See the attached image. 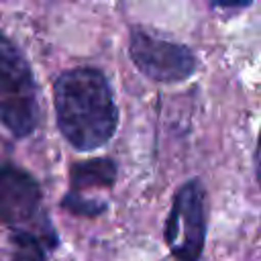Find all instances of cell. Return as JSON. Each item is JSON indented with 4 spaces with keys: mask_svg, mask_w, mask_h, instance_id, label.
Instances as JSON below:
<instances>
[{
    "mask_svg": "<svg viewBox=\"0 0 261 261\" xmlns=\"http://www.w3.org/2000/svg\"><path fill=\"white\" fill-rule=\"evenodd\" d=\"M55 112L61 135L80 151H92L110 141L118 112L108 80L100 69L75 67L63 71L55 86Z\"/></svg>",
    "mask_w": 261,
    "mask_h": 261,
    "instance_id": "1",
    "label": "cell"
},
{
    "mask_svg": "<svg viewBox=\"0 0 261 261\" xmlns=\"http://www.w3.org/2000/svg\"><path fill=\"white\" fill-rule=\"evenodd\" d=\"M0 122L16 137H27L39 122L33 71L12 41L0 35Z\"/></svg>",
    "mask_w": 261,
    "mask_h": 261,
    "instance_id": "2",
    "label": "cell"
},
{
    "mask_svg": "<svg viewBox=\"0 0 261 261\" xmlns=\"http://www.w3.org/2000/svg\"><path fill=\"white\" fill-rule=\"evenodd\" d=\"M206 237V198L198 179L186 181L173 198L165 241L175 261H200Z\"/></svg>",
    "mask_w": 261,
    "mask_h": 261,
    "instance_id": "3",
    "label": "cell"
},
{
    "mask_svg": "<svg viewBox=\"0 0 261 261\" xmlns=\"http://www.w3.org/2000/svg\"><path fill=\"white\" fill-rule=\"evenodd\" d=\"M128 53L139 71L153 82H181L196 69V57L188 47L151 37L143 31L130 33Z\"/></svg>",
    "mask_w": 261,
    "mask_h": 261,
    "instance_id": "4",
    "label": "cell"
},
{
    "mask_svg": "<svg viewBox=\"0 0 261 261\" xmlns=\"http://www.w3.org/2000/svg\"><path fill=\"white\" fill-rule=\"evenodd\" d=\"M41 206V188L24 169L0 161V222L18 226L35 218Z\"/></svg>",
    "mask_w": 261,
    "mask_h": 261,
    "instance_id": "5",
    "label": "cell"
},
{
    "mask_svg": "<svg viewBox=\"0 0 261 261\" xmlns=\"http://www.w3.org/2000/svg\"><path fill=\"white\" fill-rule=\"evenodd\" d=\"M116 177V165L110 159H90L71 165V194H82L90 188H110Z\"/></svg>",
    "mask_w": 261,
    "mask_h": 261,
    "instance_id": "6",
    "label": "cell"
},
{
    "mask_svg": "<svg viewBox=\"0 0 261 261\" xmlns=\"http://www.w3.org/2000/svg\"><path fill=\"white\" fill-rule=\"evenodd\" d=\"M14 243H16V253H14L12 261H45L43 247L35 234L20 230V232H16Z\"/></svg>",
    "mask_w": 261,
    "mask_h": 261,
    "instance_id": "7",
    "label": "cell"
},
{
    "mask_svg": "<svg viewBox=\"0 0 261 261\" xmlns=\"http://www.w3.org/2000/svg\"><path fill=\"white\" fill-rule=\"evenodd\" d=\"M63 208L71 210L73 214H84V216H96L104 210V204L96 202V200H86L84 196H73L67 194L63 198Z\"/></svg>",
    "mask_w": 261,
    "mask_h": 261,
    "instance_id": "8",
    "label": "cell"
},
{
    "mask_svg": "<svg viewBox=\"0 0 261 261\" xmlns=\"http://www.w3.org/2000/svg\"><path fill=\"white\" fill-rule=\"evenodd\" d=\"M210 2L220 8H243V6L251 4V0H210Z\"/></svg>",
    "mask_w": 261,
    "mask_h": 261,
    "instance_id": "9",
    "label": "cell"
},
{
    "mask_svg": "<svg viewBox=\"0 0 261 261\" xmlns=\"http://www.w3.org/2000/svg\"><path fill=\"white\" fill-rule=\"evenodd\" d=\"M257 179L261 186V135H259V143H257Z\"/></svg>",
    "mask_w": 261,
    "mask_h": 261,
    "instance_id": "10",
    "label": "cell"
}]
</instances>
